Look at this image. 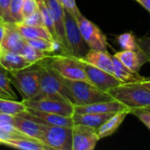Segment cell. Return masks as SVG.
I'll list each match as a JSON object with an SVG mask.
<instances>
[{
	"label": "cell",
	"instance_id": "obj_24",
	"mask_svg": "<svg viewBox=\"0 0 150 150\" xmlns=\"http://www.w3.org/2000/svg\"><path fill=\"white\" fill-rule=\"evenodd\" d=\"M113 64H114V72L113 75L123 83H134L140 82L144 78L140 74H136L129 70L127 67H125L115 56L112 55Z\"/></svg>",
	"mask_w": 150,
	"mask_h": 150
},
{
	"label": "cell",
	"instance_id": "obj_25",
	"mask_svg": "<svg viewBox=\"0 0 150 150\" xmlns=\"http://www.w3.org/2000/svg\"><path fill=\"white\" fill-rule=\"evenodd\" d=\"M38 2V8L41 13L42 16V20H43V25L47 28V30L49 32V33L52 35L53 39L58 42V38H57V33L55 30V25H54V18L51 15V12L49 11L47 6L46 5L44 0H37ZM59 43V42H58Z\"/></svg>",
	"mask_w": 150,
	"mask_h": 150
},
{
	"label": "cell",
	"instance_id": "obj_1",
	"mask_svg": "<svg viewBox=\"0 0 150 150\" xmlns=\"http://www.w3.org/2000/svg\"><path fill=\"white\" fill-rule=\"evenodd\" d=\"M109 93L131 112L135 110H150V89L139 82L121 83L109 91Z\"/></svg>",
	"mask_w": 150,
	"mask_h": 150
},
{
	"label": "cell",
	"instance_id": "obj_12",
	"mask_svg": "<svg viewBox=\"0 0 150 150\" xmlns=\"http://www.w3.org/2000/svg\"><path fill=\"white\" fill-rule=\"evenodd\" d=\"M18 115L38 121L40 123H43V124L67 127H74V121H73L72 117L63 116V115L55 114L52 112H42V111H39V110H35L32 108H26V111L22 112Z\"/></svg>",
	"mask_w": 150,
	"mask_h": 150
},
{
	"label": "cell",
	"instance_id": "obj_18",
	"mask_svg": "<svg viewBox=\"0 0 150 150\" xmlns=\"http://www.w3.org/2000/svg\"><path fill=\"white\" fill-rule=\"evenodd\" d=\"M123 109H126V107L119 101L113 99L87 105H76L74 113H115Z\"/></svg>",
	"mask_w": 150,
	"mask_h": 150
},
{
	"label": "cell",
	"instance_id": "obj_9",
	"mask_svg": "<svg viewBox=\"0 0 150 150\" xmlns=\"http://www.w3.org/2000/svg\"><path fill=\"white\" fill-rule=\"evenodd\" d=\"M81 34L89 46L90 49L98 51H107L108 42L106 36L93 22L87 19L80 11L75 15Z\"/></svg>",
	"mask_w": 150,
	"mask_h": 150
},
{
	"label": "cell",
	"instance_id": "obj_23",
	"mask_svg": "<svg viewBox=\"0 0 150 150\" xmlns=\"http://www.w3.org/2000/svg\"><path fill=\"white\" fill-rule=\"evenodd\" d=\"M15 25H16L18 31L20 33V34L25 40L42 38V39L55 41L45 26L28 25H25L23 23H17V24H15Z\"/></svg>",
	"mask_w": 150,
	"mask_h": 150
},
{
	"label": "cell",
	"instance_id": "obj_35",
	"mask_svg": "<svg viewBox=\"0 0 150 150\" xmlns=\"http://www.w3.org/2000/svg\"><path fill=\"white\" fill-rule=\"evenodd\" d=\"M38 9L37 0H23L22 5V13L24 18L31 15Z\"/></svg>",
	"mask_w": 150,
	"mask_h": 150
},
{
	"label": "cell",
	"instance_id": "obj_42",
	"mask_svg": "<svg viewBox=\"0 0 150 150\" xmlns=\"http://www.w3.org/2000/svg\"><path fill=\"white\" fill-rule=\"evenodd\" d=\"M4 35V24L0 22V44L3 40Z\"/></svg>",
	"mask_w": 150,
	"mask_h": 150
},
{
	"label": "cell",
	"instance_id": "obj_29",
	"mask_svg": "<svg viewBox=\"0 0 150 150\" xmlns=\"http://www.w3.org/2000/svg\"><path fill=\"white\" fill-rule=\"evenodd\" d=\"M0 98L14 100L17 99V95L12 88L11 80L2 70H0Z\"/></svg>",
	"mask_w": 150,
	"mask_h": 150
},
{
	"label": "cell",
	"instance_id": "obj_26",
	"mask_svg": "<svg viewBox=\"0 0 150 150\" xmlns=\"http://www.w3.org/2000/svg\"><path fill=\"white\" fill-rule=\"evenodd\" d=\"M21 54L33 64L42 62V61L48 59L49 57L52 56V54L39 50L37 48L32 47L31 45H29L27 42L25 45V47H23V49L21 51Z\"/></svg>",
	"mask_w": 150,
	"mask_h": 150
},
{
	"label": "cell",
	"instance_id": "obj_30",
	"mask_svg": "<svg viewBox=\"0 0 150 150\" xmlns=\"http://www.w3.org/2000/svg\"><path fill=\"white\" fill-rule=\"evenodd\" d=\"M117 41L123 50H137V38L132 33H124L117 37Z\"/></svg>",
	"mask_w": 150,
	"mask_h": 150
},
{
	"label": "cell",
	"instance_id": "obj_14",
	"mask_svg": "<svg viewBox=\"0 0 150 150\" xmlns=\"http://www.w3.org/2000/svg\"><path fill=\"white\" fill-rule=\"evenodd\" d=\"M26 40L18 31L15 24L5 23L4 24V35L0 44V52H15L21 54V51Z\"/></svg>",
	"mask_w": 150,
	"mask_h": 150
},
{
	"label": "cell",
	"instance_id": "obj_40",
	"mask_svg": "<svg viewBox=\"0 0 150 150\" xmlns=\"http://www.w3.org/2000/svg\"><path fill=\"white\" fill-rule=\"evenodd\" d=\"M135 1L150 13V0H135Z\"/></svg>",
	"mask_w": 150,
	"mask_h": 150
},
{
	"label": "cell",
	"instance_id": "obj_41",
	"mask_svg": "<svg viewBox=\"0 0 150 150\" xmlns=\"http://www.w3.org/2000/svg\"><path fill=\"white\" fill-rule=\"evenodd\" d=\"M139 83H142L143 85H145L146 87H148L149 89H150V77H144L142 80H141Z\"/></svg>",
	"mask_w": 150,
	"mask_h": 150
},
{
	"label": "cell",
	"instance_id": "obj_36",
	"mask_svg": "<svg viewBox=\"0 0 150 150\" xmlns=\"http://www.w3.org/2000/svg\"><path fill=\"white\" fill-rule=\"evenodd\" d=\"M135 117H137L150 130V110H135L131 112Z\"/></svg>",
	"mask_w": 150,
	"mask_h": 150
},
{
	"label": "cell",
	"instance_id": "obj_32",
	"mask_svg": "<svg viewBox=\"0 0 150 150\" xmlns=\"http://www.w3.org/2000/svg\"><path fill=\"white\" fill-rule=\"evenodd\" d=\"M13 120H14V116L13 115H10V114H5L3 112H0V127L7 129L9 131L14 132V133H18L21 134L20 132H18L14 125H13Z\"/></svg>",
	"mask_w": 150,
	"mask_h": 150
},
{
	"label": "cell",
	"instance_id": "obj_8",
	"mask_svg": "<svg viewBox=\"0 0 150 150\" xmlns=\"http://www.w3.org/2000/svg\"><path fill=\"white\" fill-rule=\"evenodd\" d=\"M42 142L50 150H72V127L42 123Z\"/></svg>",
	"mask_w": 150,
	"mask_h": 150
},
{
	"label": "cell",
	"instance_id": "obj_2",
	"mask_svg": "<svg viewBox=\"0 0 150 150\" xmlns=\"http://www.w3.org/2000/svg\"><path fill=\"white\" fill-rule=\"evenodd\" d=\"M63 81L71 93L73 105L75 106L87 105L114 99L109 92H105L98 89L91 83L85 81L69 80L65 78H63Z\"/></svg>",
	"mask_w": 150,
	"mask_h": 150
},
{
	"label": "cell",
	"instance_id": "obj_5",
	"mask_svg": "<svg viewBox=\"0 0 150 150\" xmlns=\"http://www.w3.org/2000/svg\"><path fill=\"white\" fill-rule=\"evenodd\" d=\"M39 68L40 94H59L73 104L71 93L63 78L57 74L47 62H37Z\"/></svg>",
	"mask_w": 150,
	"mask_h": 150
},
{
	"label": "cell",
	"instance_id": "obj_33",
	"mask_svg": "<svg viewBox=\"0 0 150 150\" xmlns=\"http://www.w3.org/2000/svg\"><path fill=\"white\" fill-rule=\"evenodd\" d=\"M23 24L28 25H37V26H44L43 25V20H42V16L41 13L39 10V8L33 12L31 15L28 17L25 18L22 21Z\"/></svg>",
	"mask_w": 150,
	"mask_h": 150
},
{
	"label": "cell",
	"instance_id": "obj_34",
	"mask_svg": "<svg viewBox=\"0 0 150 150\" xmlns=\"http://www.w3.org/2000/svg\"><path fill=\"white\" fill-rule=\"evenodd\" d=\"M10 4L11 0H0V22L11 23L10 17Z\"/></svg>",
	"mask_w": 150,
	"mask_h": 150
},
{
	"label": "cell",
	"instance_id": "obj_37",
	"mask_svg": "<svg viewBox=\"0 0 150 150\" xmlns=\"http://www.w3.org/2000/svg\"><path fill=\"white\" fill-rule=\"evenodd\" d=\"M18 137H26V136H25L22 134L9 131V130L4 129V128L0 127V144H2L6 140L12 139V138H18Z\"/></svg>",
	"mask_w": 150,
	"mask_h": 150
},
{
	"label": "cell",
	"instance_id": "obj_28",
	"mask_svg": "<svg viewBox=\"0 0 150 150\" xmlns=\"http://www.w3.org/2000/svg\"><path fill=\"white\" fill-rule=\"evenodd\" d=\"M26 42L29 45H31L32 47H35V48H37L39 50H41V51H44V52H47V53H50V54H54L58 49L59 47H62V46L58 42L54 41V40H49L42 39V38L29 39V40H26Z\"/></svg>",
	"mask_w": 150,
	"mask_h": 150
},
{
	"label": "cell",
	"instance_id": "obj_19",
	"mask_svg": "<svg viewBox=\"0 0 150 150\" xmlns=\"http://www.w3.org/2000/svg\"><path fill=\"white\" fill-rule=\"evenodd\" d=\"M33 65L21 54L15 52H0V67L6 71L14 72Z\"/></svg>",
	"mask_w": 150,
	"mask_h": 150
},
{
	"label": "cell",
	"instance_id": "obj_10",
	"mask_svg": "<svg viewBox=\"0 0 150 150\" xmlns=\"http://www.w3.org/2000/svg\"><path fill=\"white\" fill-rule=\"evenodd\" d=\"M99 140L97 129L93 127L84 125L72 127V150H93Z\"/></svg>",
	"mask_w": 150,
	"mask_h": 150
},
{
	"label": "cell",
	"instance_id": "obj_17",
	"mask_svg": "<svg viewBox=\"0 0 150 150\" xmlns=\"http://www.w3.org/2000/svg\"><path fill=\"white\" fill-rule=\"evenodd\" d=\"M13 125L15 128L25 136L42 142V123L19 115H15Z\"/></svg>",
	"mask_w": 150,
	"mask_h": 150
},
{
	"label": "cell",
	"instance_id": "obj_11",
	"mask_svg": "<svg viewBox=\"0 0 150 150\" xmlns=\"http://www.w3.org/2000/svg\"><path fill=\"white\" fill-rule=\"evenodd\" d=\"M83 66L89 82L103 91L109 92V91H111L112 89L123 83L112 74L98 69L86 62H83Z\"/></svg>",
	"mask_w": 150,
	"mask_h": 150
},
{
	"label": "cell",
	"instance_id": "obj_22",
	"mask_svg": "<svg viewBox=\"0 0 150 150\" xmlns=\"http://www.w3.org/2000/svg\"><path fill=\"white\" fill-rule=\"evenodd\" d=\"M2 145H5L17 149L23 150H50L44 143L28 137L12 138L4 141Z\"/></svg>",
	"mask_w": 150,
	"mask_h": 150
},
{
	"label": "cell",
	"instance_id": "obj_16",
	"mask_svg": "<svg viewBox=\"0 0 150 150\" xmlns=\"http://www.w3.org/2000/svg\"><path fill=\"white\" fill-rule=\"evenodd\" d=\"M82 62L91 64L98 69L106 71L113 75L114 64L113 58L107 51H98L90 49L89 52L83 57L79 58ZM114 76V75H113Z\"/></svg>",
	"mask_w": 150,
	"mask_h": 150
},
{
	"label": "cell",
	"instance_id": "obj_20",
	"mask_svg": "<svg viewBox=\"0 0 150 150\" xmlns=\"http://www.w3.org/2000/svg\"><path fill=\"white\" fill-rule=\"evenodd\" d=\"M129 113H131V111L126 108L112 114L105 123H103L97 129L99 139L101 140L113 134Z\"/></svg>",
	"mask_w": 150,
	"mask_h": 150
},
{
	"label": "cell",
	"instance_id": "obj_3",
	"mask_svg": "<svg viewBox=\"0 0 150 150\" xmlns=\"http://www.w3.org/2000/svg\"><path fill=\"white\" fill-rule=\"evenodd\" d=\"M47 64L62 77L69 80L89 82L83 62L70 54H61L48 58Z\"/></svg>",
	"mask_w": 150,
	"mask_h": 150
},
{
	"label": "cell",
	"instance_id": "obj_4",
	"mask_svg": "<svg viewBox=\"0 0 150 150\" xmlns=\"http://www.w3.org/2000/svg\"><path fill=\"white\" fill-rule=\"evenodd\" d=\"M26 108L72 117L75 105L59 94H41L33 99L22 101Z\"/></svg>",
	"mask_w": 150,
	"mask_h": 150
},
{
	"label": "cell",
	"instance_id": "obj_27",
	"mask_svg": "<svg viewBox=\"0 0 150 150\" xmlns=\"http://www.w3.org/2000/svg\"><path fill=\"white\" fill-rule=\"evenodd\" d=\"M25 111H26V107L22 101L0 98V112L15 116Z\"/></svg>",
	"mask_w": 150,
	"mask_h": 150
},
{
	"label": "cell",
	"instance_id": "obj_39",
	"mask_svg": "<svg viewBox=\"0 0 150 150\" xmlns=\"http://www.w3.org/2000/svg\"><path fill=\"white\" fill-rule=\"evenodd\" d=\"M139 47L149 56L150 60V36L137 39Z\"/></svg>",
	"mask_w": 150,
	"mask_h": 150
},
{
	"label": "cell",
	"instance_id": "obj_21",
	"mask_svg": "<svg viewBox=\"0 0 150 150\" xmlns=\"http://www.w3.org/2000/svg\"><path fill=\"white\" fill-rule=\"evenodd\" d=\"M114 113H74V125H84L98 129Z\"/></svg>",
	"mask_w": 150,
	"mask_h": 150
},
{
	"label": "cell",
	"instance_id": "obj_13",
	"mask_svg": "<svg viewBox=\"0 0 150 150\" xmlns=\"http://www.w3.org/2000/svg\"><path fill=\"white\" fill-rule=\"evenodd\" d=\"M49 11L54 21L55 30L57 33L58 42L62 46L66 54H69V46L65 34V24H64V7L58 0H44Z\"/></svg>",
	"mask_w": 150,
	"mask_h": 150
},
{
	"label": "cell",
	"instance_id": "obj_6",
	"mask_svg": "<svg viewBox=\"0 0 150 150\" xmlns=\"http://www.w3.org/2000/svg\"><path fill=\"white\" fill-rule=\"evenodd\" d=\"M33 65L18 71L11 72L12 83L20 93L22 101L33 99L40 94L39 68L37 63H35V67Z\"/></svg>",
	"mask_w": 150,
	"mask_h": 150
},
{
	"label": "cell",
	"instance_id": "obj_7",
	"mask_svg": "<svg viewBox=\"0 0 150 150\" xmlns=\"http://www.w3.org/2000/svg\"><path fill=\"white\" fill-rule=\"evenodd\" d=\"M64 24L66 40L70 55L83 58L90 50L89 46L83 40L75 16L64 8Z\"/></svg>",
	"mask_w": 150,
	"mask_h": 150
},
{
	"label": "cell",
	"instance_id": "obj_31",
	"mask_svg": "<svg viewBox=\"0 0 150 150\" xmlns=\"http://www.w3.org/2000/svg\"><path fill=\"white\" fill-rule=\"evenodd\" d=\"M23 0H11L10 4V17L13 24L22 23L24 17L22 13Z\"/></svg>",
	"mask_w": 150,
	"mask_h": 150
},
{
	"label": "cell",
	"instance_id": "obj_15",
	"mask_svg": "<svg viewBox=\"0 0 150 150\" xmlns=\"http://www.w3.org/2000/svg\"><path fill=\"white\" fill-rule=\"evenodd\" d=\"M113 56L129 70L136 74H140L142 67L150 62L149 56L140 47L137 50H122L116 52Z\"/></svg>",
	"mask_w": 150,
	"mask_h": 150
},
{
	"label": "cell",
	"instance_id": "obj_38",
	"mask_svg": "<svg viewBox=\"0 0 150 150\" xmlns=\"http://www.w3.org/2000/svg\"><path fill=\"white\" fill-rule=\"evenodd\" d=\"M58 1L62 4V6L66 10L70 11L74 16L76 15L80 11L76 4V0H58Z\"/></svg>",
	"mask_w": 150,
	"mask_h": 150
}]
</instances>
